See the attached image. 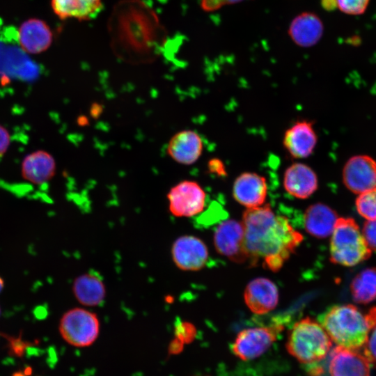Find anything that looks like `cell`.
I'll return each mask as SVG.
<instances>
[{"label":"cell","mask_w":376,"mask_h":376,"mask_svg":"<svg viewBox=\"0 0 376 376\" xmlns=\"http://www.w3.org/2000/svg\"><path fill=\"white\" fill-rule=\"evenodd\" d=\"M4 287V281L3 279L0 276V293L3 290Z\"/></svg>","instance_id":"obj_35"},{"label":"cell","mask_w":376,"mask_h":376,"mask_svg":"<svg viewBox=\"0 0 376 376\" xmlns=\"http://www.w3.org/2000/svg\"><path fill=\"white\" fill-rule=\"evenodd\" d=\"M59 331L62 338L75 347H86L93 344L100 332V321L97 315L86 308H73L61 318Z\"/></svg>","instance_id":"obj_6"},{"label":"cell","mask_w":376,"mask_h":376,"mask_svg":"<svg viewBox=\"0 0 376 376\" xmlns=\"http://www.w3.org/2000/svg\"><path fill=\"white\" fill-rule=\"evenodd\" d=\"M244 243L248 263L278 272L303 240L288 219L277 215L269 204L247 208L243 213Z\"/></svg>","instance_id":"obj_1"},{"label":"cell","mask_w":376,"mask_h":376,"mask_svg":"<svg viewBox=\"0 0 376 376\" xmlns=\"http://www.w3.org/2000/svg\"><path fill=\"white\" fill-rule=\"evenodd\" d=\"M175 334L177 338L184 343L191 342L196 336V328L189 322L178 320L175 324Z\"/></svg>","instance_id":"obj_27"},{"label":"cell","mask_w":376,"mask_h":376,"mask_svg":"<svg viewBox=\"0 0 376 376\" xmlns=\"http://www.w3.org/2000/svg\"><path fill=\"white\" fill-rule=\"evenodd\" d=\"M362 231L368 247L376 253V219L368 220L364 224Z\"/></svg>","instance_id":"obj_29"},{"label":"cell","mask_w":376,"mask_h":376,"mask_svg":"<svg viewBox=\"0 0 376 376\" xmlns=\"http://www.w3.org/2000/svg\"><path fill=\"white\" fill-rule=\"evenodd\" d=\"M51 5L61 19L73 18L80 21L94 18L103 8L102 0H52Z\"/></svg>","instance_id":"obj_23"},{"label":"cell","mask_w":376,"mask_h":376,"mask_svg":"<svg viewBox=\"0 0 376 376\" xmlns=\"http://www.w3.org/2000/svg\"><path fill=\"white\" fill-rule=\"evenodd\" d=\"M0 314H1V309H0Z\"/></svg>","instance_id":"obj_36"},{"label":"cell","mask_w":376,"mask_h":376,"mask_svg":"<svg viewBox=\"0 0 376 376\" xmlns=\"http://www.w3.org/2000/svg\"><path fill=\"white\" fill-rule=\"evenodd\" d=\"M233 196L238 203L247 208L263 205L267 196L266 178L253 172L241 173L234 181Z\"/></svg>","instance_id":"obj_13"},{"label":"cell","mask_w":376,"mask_h":376,"mask_svg":"<svg viewBox=\"0 0 376 376\" xmlns=\"http://www.w3.org/2000/svg\"><path fill=\"white\" fill-rule=\"evenodd\" d=\"M370 365L357 350L336 346L330 354L329 371L331 376H370Z\"/></svg>","instance_id":"obj_15"},{"label":"cell","mask_w":376,"mask_h":376,"mask_svg":"<svg viewBox=\"0 0 376 376\" xmlns=\"http://www.w3.org/2000/svg\"><path fill=\"white\" fill-rule=\"evenodd\" d=\"M207 194L194 180H182L167 194L169 210L175 217H191L201 213L206 203Z\"/></svg>","instance_id":"obj_8"},{"label":"cell","mask_w":376,"mask_h":376,"mask_svg":"<svg viewBox=\"0 0 376 376\" xmlns=\"http://www.w3.org/2000/svg\"><path fill=\"white\" fill-rule=\"evenodd\" d=\"M337 7L343 13L351 15H359L363 14L370 0H336Z\"/></svg>","instance_id":"obj_26"},{"label":"cell","mask_w":376,"mask_h":376,"mask_svg":"<svg viewBox=\"0 0 376 376\" xmlns=\"http://www.w3.org/2000/svg\"><path fill=\"white\" fill-rule=\"evenodd\" d=\"M283 329L284 326L280 322L245 329L236 336L232 345V351L243 361L256 359L270 347Z\"/></svg>","instance_id":"obj_7"},{"label":"cell","mask_w":376,"mask_h":376,"mask_svg":"<svg viewBox=\"0 0 376 376\" xmlns=\"http://www.w3.org/2000/svg\"><path fill=\"white\" fill-rule=\"evenodd\" d=\"M359 214L368 220L376 219V188L364 191L357 198Z\"/></svg>","instance_id":"obj_25"},{"label":"cell","mask_w":376,"mask_h":376,"mask_svg":"<svg viewBox=\"0 0 376 376\" xmlns=\"http://www.w3.org/2000/svg\"><path fill=\"white\" fill-rule=\"evenodd\" d=\"M111 17V42L118 54L143 58L162 45L164 29L154 11L142 1H123Z\"/></svg>","instance_id":"obj_2"},{"label":"cell","mask_w":376,"mask_h":376,"mask_svg":"<svg viewBox=\"0 0 376 376\" xmlns=\"http://www.w3.org/2000/svg\"><path fill=\"white\" fill-rule=\"evenodd\" d=\"M322 4L327 10H331L334 6H337L336 0H322Z\"/></svg>","instance_id":"obj_34"},{"label":"cell","mask_w":376,"mask_h":376,"mask_svg":"<svg viewBox=\"0 0 376 376\" xmlns=\"http://www.w3.org/2000/svg\"><path fill=\"white\" fill-rule=\"evenodd\" d=\"M283 184L290 195L306 199L317 190L318 180L315 172L309 166L296 162L285 169Z\"/></svg>","instance_id":"obj_17"},{"label":"cell","mask_w":376,"mask_h":376,"mask_svg":"<svg viewBox=\"0 0 376 376\" xmlns=\"http://www.w3.org/2000/svg\"><path fill=\"white\" fill-rule=\"evenodd\" d=\"M184 344L182 340L176 338L169 345V352L173 354L180 353L183 349Z\"/></svg>","instance_id":"obj_33"},{"label":"cell","mask_w":376,"mask_h":376,"mask_svg":"<svg viewBox=\"0 0 376 376\" xmlns=\"http://www.w3.org/2000/svg\"><path fill=\"white\" fill-rule=\"evenodd\" d=\"M244 298L251 312L263 315L276 307L279 302L278 288L267 278H256L247 284Z\"/></svg>","instance_id":"obj_14"},{"label":"cell","mask_w":376,"mask_h":376,"mask_svg":"<svg viewBox=\"0 0 376 376\" xmlns=\"http://www.w3.org/2000/svg\"><path fill=\"white\" fill-rule=\"evenodd\" d=\"M203 143L196 131L185 130L175 134L169 141L167 155L177 163L190 165L201 156Z\"/></svg>","instance_id":"obj_16"},{"label":"cell","mask_w":376,"mask_h":376,"mask_svg":"<svg viewBox=\"0 0 376 376\" xmlns=\"http://www.w3.org/2000/svg\"><path fill=\"white\" fill-rule=\"evenodd\" d=\"M207 168L211 173L218 176H225L227 175L225 166L223 162L219 159L214 158L209 161Z\"/></svg>","instance_id":"obj_31"},{"label":"cell","mask_w":376,"mask_h":376,"mask_svg":"<svg viewBox=\"0 0 376 376\" xmlns=\"http://www.w3.org/2000/svg\"><path fill=\"white\" fill-rule=\"evenodd\" d=\"M331 346L332 340L323 327L308 317L293 324L286 343L288 353L308 366L324 359Z\"/></svg>","instance_id":"obj_4"},{"label":"cell","mask_w":376,"mask_h":376,"mask_svg":"<svg viewBox=\"0 0 376 376\" xmlns=\"http://www.w3.org/2000/svg\"><path fill=\"white\" fill-rule=\"evenodd\" d=\"M353 299L359 304H368L376 299V268H367L353 279L350 285Z\"/></svg>","instance_id":"obj_24"},{"label":"cell","mask_w":376,"mask_h":376,"mask_svg":"<svg viewBox=\"0 0 376 376\" xmlns=\"http://www.w3.org/2000/svg\"><path fill=\"white\" fill-rule=\"evenodd\" d=\"M171 256L176 267L184 271H198L203 268L208 260L205 244L193 235H182L173 243Z\"/></svg>","instance_id":"obj_10"},{"label":"cell","mask_w":376,"mask_h":376,"mask_svg":"<svg viewBox=\"0 0 376 376\" xmlns=\"http://www.w3.org/2000/svg\"><path fill=\"white\" fill-rule=\"evenodd\" d=\"M319 321L337 346L357 350L363 347L376 324V307L363 312L352 304L335 305L322 313Z\"/></svg>","instance_id":"obj_3"},{"label":"cell","mask_w":376,"mask_h":376,"mask_svg":"<svg viewBox=\"0 0 376 376\" xmlns=\"http://www.w3.org/2000/svg\"><path fill=\"white\" fill-rule=\"evenodd\" d=\"M55 173V160L47 152L37 150L26 155L22 161V176L33 184L47 182L53 178Z\"/></svg>","instance_id":"obj_20"},{"label":"cell","mask_w":376,"mask_h":376,"mask_svg":"<svg viewBox=\"0 0 376 376\" xmlns=\"http://www.w3.org/2000/svg\"><path fill=\"white\" fill-rule=\"evenodd\" d=\"M244 0H202L201 6L206 11H213L226 4H233Z\"/></svg>","instance_id":"obj_30"},{"label":"cell","mask_w":376,"mask_h":376,"mask_svg":"<svg viewBox=\"0 0 376 376\" xmlns=\"http://www.w3.org/2000/svg\"><path fill=\"white\" fill-rule=\"evenodd\" d=\"M214 244L218 253L230 260L238 263L249 262L242 222L228 219L220 223L214 233Z\"/></svg>","instance_id":"obj_9"},{"label":"cell","mask_w":376,"mask_h":376,"mask_svg":"<svg viewBox=\"0 0 376 376\" xmlns=\"http://www.w3.org/2000/svg\"><path fill=\"white\" fill-rule=\"evenodd\" d=\"M10 141V136L7 130L0 125V157L7 150Z\"/></svg>","instance_id":"obj_32"},{"label":"cell","mask_w":376,"mask_h":376,"mask_svg":"<svg viewBox=\"0 0 376 376\" xmlns=\"http://www.w3.org/2000/svg\"><path fill=\"white\" fill-rule=\"evenodd\" d=\"M317 141L313 123L308 120H299L285 132L283 144L292 157L304 159L312 155Z\"/></svg>","instance_id":"obj_12"},{"label":"cell","mask_w":376,"mask_h":376,"mask_svg":"<svg viewBox=\"0 0 376 376\" xmlns=\"http://www.w3.org/2000/svg\"><path fill=\"white\" fill-rule=\"evenodd\" d=\"M343 181L354 194L376 188V162L366 155L350 158L343 170Z\"/></svg>","instance_id":"obj_11"},{"label":"cell","mask_w":376,"mask_h":376,"mask_svg":"<svg viewBox=\"0 0 376 376\" xmlns=\"http://www.w3.org/2000/svg\"><path fill=\"white\" fill-rule=\"evenodd\" d=\"M337 219L336 212L321 203L308 206L304 215L306 230L319 239L325 238L332 233Z\"/></svg>","instance_id":"obj_21"},{"label":"cell","mask_w":376,"mask_h":376,"mask_svg":"<svg viewBox=\"0 0 376 376\" xmlns=\"http://www.w3.org/2000/svg\"><path fill=\"white\" fill-rule=\"evenodd\" d=\"M324 31L322 22L313 13L304 12L293 19L289 27V35L295 44L309 47L317 44Z\"/></svg>","instance_id":"obj_19"},{"label":"cell","mask_w":376,"mask_h":376,"mask_svg":"<svg viewBox=\"0 0 376 376\" xmlns=\"http://www.w3.org/2000/svg\"><path fill=\"white\" fill-rule=\"evenodd\" d=\"M371 255L359 226L352 218H338L330 240V260L352 267L367 260Z\"/></svg>","instance_id":"obj_5"},{"label":"cell","mask_w":376,"mask_h":376,"mask_svg":"<svg viewBox=\"0 0 376 376\" xmlns=\"http://www.w3.org/2000/svg\"><path fill=\"white\" fill-rule=\"evenodd\" d=\"M72 292L77 301L84 306H99L106 297L105 285L95 273H84L77 277L73 282Z\"/></svg>","instance_id":"obj_22"},{"label":"cell","mask_w":376,"mask_h":376,"mask_svg":"<svg viewBox=\"0 0 376 376\" xmlns=\"http://www.w3.org/2000/svg\"><path fill=\"white\" fill-rule=\"evenodd\" d=\"M52 33L42 20L29 19L23 22L18 30L20 46L29 54H39L47 50L52 42Z\"/></svg>","instance_id":"obj_18"},{"label":"cell","mask_w":376,"mask_h":376,"mask_svg":"<svg viewBox=\"0 0 376 376\" xmlns=\"http://www.w3.org/2000/svg\"><path fill=\"white\" fill-rule=\"evenodd\" d=\"M363 347V355L370 363L376 364V324L370 330Z\"/></svg>","instance_id":"obj_28"}]
</instances>
